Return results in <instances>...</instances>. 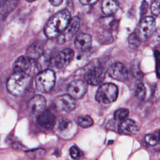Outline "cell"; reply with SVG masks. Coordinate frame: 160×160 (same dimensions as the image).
<instances>
[{
    "instance_id": "52a82bcc",
    "label": "cell",
    "mask_w": 160,
    "mask_h": 160,
    "mask_svg": "<svg viewBox=\"0 0 160 160\" xmlns=\"http://www.w3.org/2000/svg\"><path fill=\"white\" fill-rule=\"evenodd\" d=\"M155 20L151 16L144 18L140 22L136 31V35L140 41L146 40L155 29Z\"/></svg>"
},
{
    "instance_id": "d6986e66",
    "label": "cell",
    "mask_w": 160,
    "mask_h": 160,
    "mask_svg": "<svg viewBox=\"0 0 160 160\" xmlns=\"http://www.w3.org/2000/svg\"><path fill=\"white\" fill-rule=\"evenodd\" d=\"M18 0H1L0 1V14L8 15L16 6Z\"/></svg>"
},
{
    "instance_id": "4dcf8cb0",
    "label": "cell",
    "mask_w": 160,
    "mask_h": 160,
    "mask_svg": "<svg viewBox=\"0 0 160 160\" xmlns=\"http://www.w3.org/2000/svg\"><path fill=\"white\" fill-rule=\"evenodd\" d=\"M98 0H80L81 4L84 5H92L94 4Z\"/></svg>"
},
{
    "instance_id": "1f68e13d",
    "label": "cell",
    "mask_w": 160,
    "mask_h": 160,
    "mask_svg": "<svg viewBox=\"0 0 160 160\" xmlns=\"http://www.w3.org/2000/svg\"><path fill=\"white\" fill-rule=\"evenodd\" d=\"M148 3L146 1H144L142 2V4H141V12L142 14L146 12L147 9H148Z\"/></svg>"
},
{
    "instance_id": "2e32d148",
    "label": "cell",
    "mask_w": 160,
    "mask_h": 160,
    "mask_svg": "<svg viewBox=\"0 0 160 160\" xmlns=\"http://www.w3.org/2000/svg\"><path fill=\"white\" fill-rule=\"evenodd\" d=\"M139 131L137 123L132 119H127L123 120L119 126V131L126 135H134Z\"/></svg>"
},
{
    "instance_id": "277c9868",
    "label": "cell",
    "mask_w": 160,
    "mask_h": 160,
    "mask_svg": "<svg viewBox=\"0 0 160 160\" xmlns=\"http://www.w3.org/2000/svg\"><path fill=\"white\" fill-rule=\"evenodd\" d=\"M118 94V89L116 84L107 82L98 88L96 94V99L104 104H109L116 101Z\"/></svg>"
},
{
    "instance_id": "f1b7e54d",
    "label": "cell",
    "mask_w": 160,
    "mask_h": 160,
    "mask_svg": "<svg viewBox=\"0 0 160 160\" xmlns=\"http://www.w3.org/2000/svg\"><path fill=\"white\" fill-rule=\"evenodd\" d=\"M154 56L156 58V74L159 78H160V52L158 51H155Z\"/></svg>"
},
{
    "instance_id": "cb8c5ba5",
    "label": "cell",
    "mask_w": 160,
    "mask_h": 160,
    "mask_svg": "<svg viewBox=\"0 0 160 160\" xmlns=\"http://www.w3.org/2000/svg\"><path fill=\"white\" fill-rule=\"evenodd\" d=\"M146 88L144 85L140 82L138 83L134 88V95L139 100H144L146 97Z\"/></svg>"
},
{
    "instance_id": "7c38bea8",
    "label": "cell",
    "mask_w": 160,
    "mask_h": 160,
    "mask_svg": "<svg viewBox=\"0 0 160 160\" xmlns=\"http://www.w3.org/2000/svg\"><path fill=\"white\" fill-rule=\"evenodd\" d=\"M74 54V51L69 48L64 49L59 52L54 59L56 67L58 69L66 68L72 60Z\"/></svg>"
},
{
    "instance_id": "83f0119b",
    "label": "cell",
    "mask_w": 160,
    "mask_h": 160,
    "mask_svg": "<svg viewBox=\"0 0 160 160\" xmlns=\"http://www.w3.org/2000/svg\"><path fill=\"white\" fill-rule=\"evenodd\" d=\"M151 10L153 14L158 16L160 14V0H155L151 6Z\"/></svg>"
},
{
    "instance_id": "484cf974",
    "label": "cell",
    "mask_w": 160,
    "mask_h": 160,
    "mask_svg": "<svg viewBox=\"0 0 160 160\" xmlns=\"http://www.w3.org/2000/svg\"><path fill=\"white\" fill-rule=\"evenodd\" d=\"M128 42H129V46L131 48H136L139 46V44L140 43V40L139 39V38L137 36L136 33H132L129 36Z\"/></svg>"
},
{
    "instance_id": "4fadbf2b",
    "label": "cell",
    "mask_w": 160,
    "mask_h": 160,
    "mask_svg": "<svg viewBox=\"0 0 160 160\" xmlns=\"http://www.w3.org/2000/svg\"><path fill=\"white\" fill-rule=\"evenodd\" d=\"M46 99L41 95H36L32 98L28 103V108L31 112L35 116L39 115L46 108Z\"/></svg>"
},
{
    "instance_id": "44dd1931",
    "label": "cell",
    "mask_w": 160,
    "mask_h": 160,
    "mask_svg": "<svg viewBox=\"0 0 160 160\" xmlns=\"http://www.w3.org/2000/svg\"><path fill=\"white\" fill-rule=\"evenodd\" d=\"M72 122L71 121L67 118H62L58 122V130L61 134L67 133L68 131H69L72 128Z\"/></svg>"
},
{
    "instance_id": "3957f363",
    "label": "cell",
    "mask_w": 160,
    "mask_h": 160,
    "mask_svg": "<svg viewBox=\"0 0 160 160\" xmlns=\"http://www.w3.org/2000/svg\"><path fill=\"white\" fill-rule=\"evenodd\" d=\"M55 81L56 76L52 70L48 69L42 70L36 78V88L42 92H48L54 87Z\"/></svg>"
},
{
    "instance_id": "d4e9b609",
    "label": "cell",
    "mask_w": 160,
    "mask_h": 160,
    "mask_svg": "<svg viewBox=\"0 0 160 160\" xmlns=\"http://www.w3.org/2000/svg\"><path fill=\"white\" fill-rule=\"evenodd\" d=\"M129 114V110L126 108H121L118 109L115 112L114 117L115 119L118 121L124 120Z\"/></svg>"
},
{
    "instance_id": "ffe728a7",
    "label": "cell",
    "mask_w": 160,
    "mask_h": 160,
    "mask_svg": "<svg viewBox=\"0 0 160 160\" xmlns=\"http://www.w3.org/2000/svg\"><path fill=\"white\" fill-rule=\"evenodd\" d=\"M118 24V20L111 16H108L100 19L101 26L106 30H115L117 29Z\"/></svg>"
},
{
    "instance_id": "d590c367",
    "label": "cell",
    "mask_w": 160,
    "mask_h": 160,
    "mask_svg": "<svg viewBox=\"0 0 160 160\" xmlns=\"http://www.w3.org/2000/svg\"><path fill=\"white\" fill-rule=\"evenodd\" d=\"M68 1H71V0H68Z\"/></svg>"
},
{
    "instance_id": "d6a6232c",
    "label": "cell",
    "mask_w": 160,
    "mask_h": 160,
    "mask_svg": "<svg viewBox=\"0 0 160 160\" xmlns=\"http://www.w3.org/2000/svg\"><path fill=\"white\" fill-rule=\"evenodd\" d=\"M62 1L63 0H49L51 4L54 6H57L60 5L61 4V2H62Z\"/></svg>"
},
{
    "instance_id": "836d02e7",
    "label": "cell",
    "mask_w": 160,
    "mask_h": 160,
    "mask_svg": "<svg viewBox=\"0 0 160 160\" xmlns=\"http://www.w3.org/2000/svg\"><path fill=\"white\" fill-rule=\"evenodd\" d=\"M26 1H28V2H33V1H34L36 0H26Z\"/></svg>"
},
{
    "instance_id": "9a60e30c",
    "label": "cell",
    "mask_w": 160,
    "mask_h": 160,
    "mask_svg": "<svg viewBox=\"0 0 160 160\" xmlns=\"http://www.w3.org/2000/svg\"><path fill=\"white\" fill-rule=\"evenodd\" d=\"M92 44L91 37L85 33L78 34L75 40L74 45L76 49L81 51H86L90 49Z\"/></svg>"
},
{
    "instance_id": "6da1fadb",
    "label": "cell",
    "mask_w": 160,
    "mask_h": 160,
    "mask_svg": "<svg viewBox=\"0 0 160 160\" xmlns=\"http://www.w3.org/2000/svg\"><path fill=\"white\" fill-rule=\"evenodd\" d=\"M71 19V14L66 9L57 12L46 23L44 29L45 36L48 38H53L59 36L66 28Z\"/></svg>"
},
{
    "instance_id": "f546056e",
    "label": "cell",
    "mask_w": 160,
    "mask_h": 160,
    "mask_svg": "<svg viewBox=\"0 0 160 160\" xmlns=\"http://www.w3.org/2000/svg\"><path fill=\"white\" fill-rule=\"evenodd\" d=\"M70 155L73 159H79L81 156V152L76 146H72L70 149Z\"/></svg>"
},
{
    "instance_id": "ac0fdd59",
    "label": "cell",
    "mask_w": 160,
    "mask_h": 160,
    "mask_svg": "<svg viewBox=\"0 0 160 160\" xmlns=\"http://www.w3.org/2000/svg\"><path fill=\"white\" fill-rule=\"evenodd\" d=\"M119 5L116 0H103L101 4L102 12L106 16H111L118 9Z\"/></svg>"
},
{
    "instance_id": "9c48e42d",
    "label": "cell",
    "mask_w": 160,
    "mask_h": 160,
    "mask_svg": "<svg viewBox=\"0 0 160 160\" xmlns=\"http://www.w3.org/2000/svg\"><path fill=\"white\" fill-rule=\"evenodd\" d=\"M37 66V62L28 56L19 57L14 62L12 68L14 71L23 72L30 74Z\"/></svg>"
},
{
    "instance_id": "8fae6325",
    "label": "cell",
    "mask_w": 160,
    "mask_h": 160,
    "mask_svg": "<svg viewBox=\"0 0 160 160\" xmlns=\"http://www.w3.org/2000/svg\"><path fill=\"white\" fill-rule=\"evenodd\" d=\"M109 75L118 81H125L128 77V71L121 62H117L112 64L108 69Z\"/></svg>"
},
{
    "instance_id": "7402d4cb",
    "label": "cell",
    "mask_w": 160,
    "mask_h": 160,
    "mask_svg": "<svg viewBox=\"0 0 160 160\" xmlns=\"http://www.w3.org/2000/svg\"><path fill=\"white\" fill-rule=\"evenodd\" d=\"M37 66L41 71L46 69L50 62L49 55L43 52V54L37 59Z\"/></svg>"
},
{
    "instance_id": "7a4b0ae2",
    "label": "cell",
    "mask_w": 160,
    "mask_h": 160,
    "mask_svg": "<svg viewBox=\"0 0 160 160\" xmlns=\"http://www.w3.org/2000/svg\"><path fill=\"white\" fill-rule=\"evenodd\" d=\"M31 81L30 74L23 72L14 71L7 81V89L13 95L21 96L27 91Z\"/></svg>"
},
{
    "instance_id": "4316f807",
    "label": "cell",
    "mask_w": 160,
    "mask_h": 160,
    "mask_svg": "<svg viewBox=\"0 0 160 160\" xmlns=\"http://www.w3.org/2000/svg\"><path fill=\"white\" fill-rule=\"evenodd\" d=\"M145 141L151 146H154L158 143V139L157 137L153 134H148L144 138Z\"/></svg>"
},
{
    "instance_id": "e575fe53",
    "label": "cell",
    "mask_w": 160,
    "mask_h": 160,
    "mask_svg": "<svg viewBox=\"0 0 160 160\" xmlns=\"http://www.w3.org/2000/svg\"><path fill=\"white\" fill-rule=\"evenodd\" d=\"M159 141H160V133H159Z\"/></svg>"
},
{
    "instance_id": "5bb4252c",
    "label": "cell",
    "mask_w": 160,
    "mask_h": 160,
    "mask_svg": "<svg viewBox=\"0 0 160 160\" xmlns=\"http://www.w3.org/2000/svg\"><path fill=\"white\" fill-rule=\"evenodd\" d=\"M37 122L42 128L51 129L55 124V117L51 111L44 110L38 116Z\"/></svg>"
},
{
    "instance_id": "30bf717a",
    "label": "cell",
    "mask_w": 160,
    "mask_h": 160,
    "mask_svg": "<svg viewBox=\"0 0 160 160\" xmlns=\"http://www.w3.org/2000/svg\"><path fill=\"white\" fill-rule=\"evenodd\" d=\"M88 89L87 82L82 80H74L68 87V94L74 99L82 98Z\"/></svg>"
},
{
    "instance_id": "ba28073f",
    "label": "cell",
    "mask_w": 160,
    "mask_h": 160,
    "mask_svg": "<svg viewBox=\"0 0 160 160\" xmlns=\"http://www.w3.org/2000/svg\"><path fill=\"white\" fill-rule=\"evenodd\" d=\"M80 26V19L78 17L75 16L71 19V21L63 31V32L58 36L57 42L58 44H61L69 41L78 32Z\"/></svg>"
},
{
    "instance_id": "603a6c76",
    "label": "cell",
    "mask_w": 160,
    "mask_h": 160,
    "mask_svg": "<svg viewBox=\"0 0 160 160\" xmlns=\"http://www.w3.org/2000/svg\"><path fill=\"white\" fill-rule=\"evenodd\" d=\"M76 122L81 127L88 128L93 124V120L88 115L81 116L77 118Z\"/></svg>"
},
{
    "instance_id": "e0dca14e",
    "label": "cell",
    "mask_w": 160,
    "mask_h": 160,
    "mask_svg": "<svg viewBox=\"0 0 160 160\" xmlns=\"http://www.w3.org/2000/svg\"><path fill=\"white\" fill-rule=\"evenodd\" d=\"M43 50L44 46L42 43L39 41H35L27 48L26 56L36 60L43 54Z\"/></svg>"
},
{
    "instance_id": "5b68a950",
    "label": "cell",
    "mask_w": 160,
    "mask_h": 160,
    "mask_svg": "<svg viewBox=\"0 0 160 160\" xmlns=\"http://www.w3.org/2000/svg\"><path fill=\"white\" fill-rule=\"evenodd\" d=\"M106 71L104 68L99 64L91 65L86 71L84 78L85 81L91 85L101 84L105 78Z\"/></svg>"
},
{
    "instance_id": "8992f818",
    "label": "cell",
    "mask_w": 160,
    "mask_h": 160,
    "mask_svg": "<svg viewBox=\"0 0 160 160\" xmlns=\"http://www.w3.org/2000/svg\"><path fill=\"white\" fill-rule=\"evenodd\" d=\"M52 104L58 111L69 112L75 108L76 101L69 94H63L56 97L52 101Z\"/></svg>"
}]
</instances>
